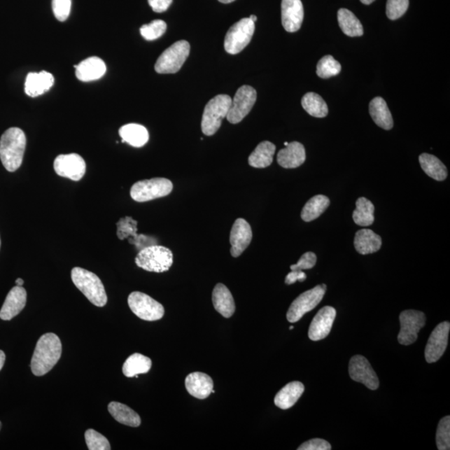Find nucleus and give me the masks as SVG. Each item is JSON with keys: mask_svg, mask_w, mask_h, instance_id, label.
<instances>
[{"mask_svg": "<svg viewBox=\"0 0 450 450\" xmlns=\"http://www.w3.org/2000/svg\"><path fill=\"white\" fill-rule=\"evenodd\" d=\"M62 355V344L55 334L47 333L38 340L31 360V370L36 377L50 372Z\"/></svg>", "mask_w": 450, "mask_h": 450, "instance_id": "f257e3e1", "label": "nucleus"}, {"mask_svg": "<svg viewBox=\"0 0 450 450\" xmlns=\"http://www.w3.org/2000/svg\"><path fill=\"white\" fill-rule=\"evenodd\" d=\"M26 136L20 128H10L4 132L0 139V160L8 172L19 169L24 155Z\"/></svg>", "mask_w": 450, "mask_h": 450, "instance_id": "f03ea898", "label": "nucleus"}, {"mask_svg": "<svg viewBox=\"0 0 450 450\" xmlns=\"http://www.w3.org/2000/svg\"><path fill=\"white\" fill-rule=\"evenodd\" d=\"M71 278L74 286L95 307H104L107 304L106 288L97 275L89 270L76 267L71 271Z\"/></svg>", "mask_w": 450, "mask_h": 450, "instance_id": "7ed1b4c3", "label": "nucleus"}, {"mask_svg": "<svg viewBox=\"0 0 450 450\" xmlns=\"http://www.w3.org/2000/svg\"><path fill=\"white\" fill-rule=\"evenodd\" d=\"M135 263L138 267L148 272L164 273L168 271L174 263V255L169 248L150 246L139 251L135 258Z\"/></svg>", "mask_w": 450, "mask_h": 450, "instance_id": "20e7f679", "label": "nucleus"}, {"mask_svg": "<svg viewBox=\"0 0 450 450\" xmlns=\"http://www.w3.org/2000/svg\"><path fill=\"white\" fill-rule=\"evenodd\" d=\"M232 99L229 95L220 94L209 100L204 108L201 129L206 136H212L220 128L222 120L228 115Z\"/></svg>", "mask_w": 450, "mask_h": 450, "instance_id": "39448f33", "label": "nucleus"}, {"mask_svg": "<svg viewBox=\"0 0 450 450\" xmlns=\"http://www.w3.org/2000/svg\"><path fill=\"white\" fill-rule=\"evenodd\" d=\"M173 183L165 178H154L135 183L131 188L130 196L136 202L143 203L165 197L171 193Z\"/></svg>", "mask_w": 450, "mask_h": 450, "instance_id": "423d86ee", "label": "nucleus"}, {"mask_svg": "<svg viewBox=\"0 0 450 450\" xmlns=\"http://www.w3.org/2000/svg\"><path fill=\"white\" fill-rule=\"evenodd\" d=\"M189 42L181 41L165 50L156 61L155 69L159 73H176L181 71L190 55Z\"/></svg>", "mask_w": 450, "mask_h": 450, "instance_id": "0eeeda50", "label": "nucleus"}, {"mask_svg": "<svg viewBox=\"0 0 450 450\" xmlns=\"http://www.w3.org/2000/svg\"><path fill=\"white\" fill-rule=\"evenodd\" d=\"M255 29V22L250 18H244L235 23L225 36V49L227 53L237 55L246 49L251 41Z\"/></svg>", "mask_w": 450, "mask_h": 450, "instance_id": "6e6552de", "label": "nucleus"}, {"mask_svg": "<svg viewBox=\"0 0 450 450\" xmlns=\"http://www.w3.org/2000/svg\"><path fill=\"white\" fill-rule=\"evenodd\" d=\"M128 304L135 316L143 321H160L164 316L163 305L141 292L131 293L128 298Z\"/></svg>", "mask_w": 450, "mask_h": 450, "instance_id": "1a4fd4ad", "label": "nucleus"}, {"mask_svg": "<svg viewBox=\"0 0 450 450\" xmlns=\"http://www.w3.org/2000/svg\"><path fill=\"white\" fill-rule=\"evenodd\" d=\"M326 286H317L301 294L294 300L287 312V320L290 323H296L302 318L305 314L311 311L324 298Z\"/></svg>", "mask_w": 450, "mask_h": 450, "instance_id": "9d476101", "label": "nucleus"}, {"mask_svg": "<svg viewBox=\"0 0 450 450\" xmlns=\"http://www.w3.org/2000/svg\"><path fill=\"white\" fill-rule=\"evenodd\" d=\"M256 99L257 92L253 87L250 85L240 87L232 100L226 117L227 120L233 125L240 123L251 111Z\"/></svg>", "mask_w": 450, "mask_h": 450, "instance_id": "9b49d317", "label": "nucleus"}, {"mask_svg": "<svg viewBox=\"0 0 450 450\" xmlns=\"http://www.w3.org/2000/svg\"><path fill=\"white\" fill-rule=\"evenodd\" d=\"M400 331L398 342L402 345H410L416 342L419 332L426 325V314L417 310H405L400 316Z\"/></svg>", "mask_w": 450, "mask_h": 450, "instance_id": "f8f14e48", "label": "nucleus"}, {"mask_svg": "<svg viewBox=\"0 0 450 450\" xmlns=\"http://www.w3.org/2000/svg\"><path fill=\"white\" fill-rule=\"evenodd\" d=\"M54 169L59 176L80 181L85 176L86 164L80 155H60L55 160Z\"/></svg>", "mask_w": 450, "mask_h": 450, "instance_id": "ddd939ff", "label": "nucleus"}, {"mask_svg": "<svg viewBox=\"0 0 450 450\" xmlns=\"http://www.w3.org/2000/svg\"><path fill=\"white\" fill-rule=\"evenodd\" d=\"M349 373L353 381L365 384L371 391H377L379 386L377 373L364 356H355L351 358L349 365Z\"/></svg>", "mask_w": 450, "mask_h": 450, "instance_id": "4468645a", "label": "nucleus"}, {"mask_svg": "<svg viewBox=\"0 0 450 450\" xmlns=\"http://www.w3.org/2000/svg\"><path fill=\"white\" fill-rule=\"evenodd\" d=\"M449 330V322L444 321L432 332L425 352L426 360L430 364L438 361L447 351Z\"/></svg>", "mask_w": 450, "mask_h": 450, "instance_id": "2eb2a0df", "label": "nucleus"}, {"mask_svg": "<svg viewBox=\"0 0 450 450\" xmlns=\"http://www.w3.org/2000/svg\"><path fill=\"white\" fill-rule=\"evenodd\" d=\"M252 238L253 233L250 224L244 218H237L230 232L231 255L234 258L241 255L250 246Z\"/></svg>", "mask_w": 450, "mask_h": 450, "instance_id": "dca6fc26", "label": "nucleus"}, {"mask_svg": "<svg viewBox=\"0 0 450 450\" xmlns=\"http://www.w3.org/2000/svg\"><path fill=\"white\" fill-rule=\"evenodd\" d=\"M336 317V310L325 307L318 311L309 326V338L313 342L324 339L330 335Z\"/></svg>", "mask_w": 450, "mask_h": 450, "instance_id": "f3484780", "label": "nucleus"}, {"mask_svg": "<svg viewBox=\"0 0 450 450\" xmlns=\"http://www.w3.org/2000/svg\"><path fill=\"white\" fill-rule=\"evenodd\" d=\"M304 16V6L301 0H282V24L287 32L298 31L302 25Z\"/></svg>", "mask_w": 450, "mask_h": 450, "instance_id": "a211bd4d", "label": "nucleus"}, {"mask_svg": "<svg viewBox=\"0 0 450 450\" xmlns=\"http://www.w3.org/2000/svg\"><path fill=\"white\" fill-rule=\"evenodd\" d=\"M27 301V292L22 286H16L8 292L6 301L0 310V318L11 321L23 310Z\"/></svg>", "mask_w": 450, "mask_h": 450, "instance_id": "6ab92c4d", "label": "nucleus"}, {"mask_svg": "<svg viewBox=\"0 0 450 450\" xmlns=\"http://www.w3.org/2000/svg\"><path fill=\"white\" fill-rule=\"evenodd\" d=\"M76 74L78 80L90 82L99 80L106 73V65L99 57H90L78 65Z\"/></svg>", "mask_w": 450, "mask_h": 450, "instance_id": "aec40b11", "label": "nucleus"}, {"mask_svg": "<svg viewBox=\"0 0 450 450\" xmlns=\"http://www.w3.org/2000/svg\"><path fill=\"white\" fill-rule=\"evenodd\" d=\"M185 387L189 394L196 399L204 400L211 395L213 382L211 377L201 372L191 373L185 379Z\"/></svg>", "mask_w": 450, "mask_h": 450, "instance_id": "412c9836", "label": "nucleus"}, {"mask_svg": "<svg viewBox=\"0 0 450 450\" xmlns=\"http://www.w3.org/2000/svg\"><path fill=\"white\" fill-rule=\"evenodd\" d=\"M55 78L53 74L41 71L39 73H29L26 77L24 91L29 97L36 98L39 95L49 91L54 85Z\"/></svg>", "mask_w": 450, "mask_h": 450, "instance_id": "4be33fe9", "label": "nucleus"}, {"mask_svg": "<svg viewBox=\"0 0 450 450\" xmlns=\"http://www.w3.org/2000/svg\"><path fill=\"white\" fill-rule=\"evenodd\" d=\"M307 160V153L302 143H288V146L279 152L278 164L283 168L295 169L300 167Z\"/></svg>", "mask_w": 450, "mask_h": 450, "instance_id": "5701e85b", "label": "nucleus"}, {"mask_svg": "<svg viewBox=\"0 0 450 450\" xmlns=\"http://www.w3.org/2000/svg\"><path fill=\"white\" fill-rule=\"evenodd\" d=\"M212 300L216 311L225 318L233 316L235 312V303L231 292L223 283H218L213 288Z\"/></svg>", "mask_w": 450, "mask_h": 450, "instance_id": "b1692460", "label": "nucleus"}, {"mask_svg": "<svg viewBox=\"0 0 450 450\" xmlns=\"http://www.w3.org/2000/svg\"><path fill=\"white\" fill-rule=\"evenodd\" d=\"M304 386L299 381L288 383L274 398V404L279 409H288L293 407L302 396Z\"/></svg>", "mask_w": 450, "mask_h": 450, "instance_id": "393cba45", "label": "nucleus"}, {"mask_svg": "<svg viewBox=\"0 0 450 450\" xmlns=\"http://www.w3.org/2000/svg\"><path fill=\"white\" fill-rule=\"evenodd\" d=\"M382 239L371 230L358 231L355 237V248L360 255H370L380 250Z\"/></svg>", "mask_w": 450, "mask_h": 450, "instance_id": "a878e982", "label": "nucleus"}, {"mask_svg": "<svg viewBox=\"0 0 450 450\" xmlns=\"http://www.w3.org/2000/svg\"><path fill=\"white\" fill-rule=\"evenodd\" d=\"M370 113L374 123L380 128L390 130L394 126V120H393L390 108L383 98L377 97L371 100Z\"/></svg>", "mask_w": 450, "mask_h": 450, "instance_id": "bb28decb", "label": "nucleus"}, {"mask_svg": "<svg viewBox=\"0 0 450 450\" xmlns=\"http://www.w3.org/2000/svg\"><path fill=\"white\" fill-rule=\"evenodd\" d=\"M119 134L122 142L128 143L129 146L141 148L146 146L150 135L146 127L138 124H128L122 126Z\"/></svg>", "mask_w": 450, "mask_h": 450, "instance_id": "cd10ccee", "label": "nucleus"}, {"mask_svg": "<svg viewBox=\"0 0 450 450\" xmlns=\"http://www.w3.org/2000/svg\"><path fill=\"white\" fill-rule=\"evenodd\" d=\"M276 147L273 143L263 141L258 144L255 150L248 157V164L253 168L264 169L273 163Z\"/></svg>", "mask_w": 450, "mask_h": 450, "instance_id": "c85d7f7f", "label": "nucleus"}, {"mask_svg": "<svg viewBox=\"0 0 450 450\" xmlns=\"http://www.w3.org/2000/svg\"><path fill=\"white\" fill-rule=\"evenodd\" d=\"M108 412L118 422L130 427H139L141 425V419L139 415L128 406L111 402L108 406Z\"/></svg>", "mask_w": 450, "mask_h": 450, "instance_id": "c756f323", "label": "nucleus"}, {"mask_svg": "<svg viewBox=\"0 0 450 450\" xmlns=\"http://www.w3.org/2000/svg\"><path fill=\"white\" fill-rule=\"evenodd\" d=\"M423 171L437 181H443L448 176V170L445 165L435 155L423 153L419 158Z\"/></svg>", "mask_w": 450, "mask_h": 450, "instance_id": "7c9ffc66", "label": "nucleus"}, {"mask_svg": "<svg viewBox=\"0 0 450 450\" xmlns=\"http://www.w3.org/2000/svg\"><path fill=\"white\" fill-rule=\"evenodd\" d=\"M152 367L150 358L135 353L126 360L123 365V373L126 377H138L139 374H147Z\"/></svg>", "mask_w": 450, "mask_h": 450, "instance_id": "2f4dec72", "label": "nucleus"}, {"mask_svg": "<svg viewBox=\"0 0 450 450\" xmlns=\"http://www.w3.org/2000/svg\"><path fill=\"white\" fill-rule=\"evenodd\" d=\"M338 21L340 29L349 37H360L364 34V28L357 17L347 8L338 11Z\"/></svg>", "mask_w": 450, "mask_h": 450, "instance_id": "473e14b6", "label": "nucleus"}, {"mask_svg": "<svg viewBox=\"0 0 450 450\" xmlns=\"http://www.w3.org/2000/svg\"><path fill=\"white\" fill-rule=\"evenodd\" d=\"M330 204V200L325 195H318L314 196L305 204L301 218L305 222L316 220L324 213Z\"/></svg>", "mask_w": 450, "mask_h": 450, "instance_id": "72a5a7b5", "label": "nucleus"}, {"mask_svg": "<svg viewBox=\"0 0 450 450\" xmlns=\"http://www.w3.org/2000/svg\"><path fill=\"white\" fill-rule=\"evenodd\" d=\"M374 206L368 199L361 197L356 201V209L353 213V220L357 225L366 227L374 224Z\"/></svg>", "mask_w": 450, "mask_h": 450, "instance_id": "f704fd0d", "label": "nucleus"}, {"mask_svg": "<svg viewBox=\"0 0 450 450\" xmlns=\"http://www.w3.org/2000/svg\"><path fill=\"white\" fill-rule=\"evenodd\" d=\"M301 104H302L304 111L313 117L325 118L329 113V108H328L325 100L321 95L313 93V92L304 94L301 100Z\"/></svg>", "mask_w": 450, "mask_h": 450, "instance_id": "c9c22d12", "label": "nucleus"}, {"mask_svg": "<svg viewBox=\"0 0 450 450\" xmlns=\"http://www.w3.org/2000/svg\"><path fill=\"white\" fill-rule=\"evenodd\" d=\"M340 71H342V65L331 55L323 57L317 64L318 76L322 78L338 76Z\"/></svg>", "mask_w": 450, "mask_h": 450, "instance_id": "e433bc0d", "label": "nucleus"}, {"mask_svg": "<svg viewBox=\"0 0 450 450\" xmlns=\"http://www.w3.org/2000/svg\"><path fill=\"white\" fill-rule=\"evenodd\" d=\"M166 29H167V24L165 22L156 20L150 24L143 25L141 28V34L146 41H152L162 36Z\"/></svg>", "mask_w": 450, "mask_h": 450, "instance_id": "4c0bfd02", "label": "nucleus"}, {"mask_svg": "<svg viewBox=\"0 0 450 450\" xmlns=\"http://www.w3.org/2000/svg\"><path fill=\"white\" fill-rule=\"evenodd\" d=\"M436 444L439 450L450 449V417L441 419L436 432Z\"/></svg>", "mask_w": 450, "mask_h": 450, "instance_id": "58836bf2", "label": "nucleus"}, {"mask_svg": "<svg viewBox=\"0 0 450 450\" xmlns=\"http://www.w3.org/2000/svg\"><path fill=\"white\" fill-rule=\"evenodd\" d=\"M137 221L134 220L131 217L122 218L117 224L118 237L123 240L129 236H134V239L139 241V239L138 238H141L142 235H137Z\"/></svg>", "mask_w": 450, "mask_h": 450, "instance_id": "ea45409f", "label": "nucleus"}, {"mask_svg": "<svg viewBox=\"0 0 450 450\" xmlns=\"http://www.w3.org/2000/svg\"><path fill=\"white\" fill-rule=\"evenodd\" d=\"M85 441L90 450H109L111 449L108 440L94 430H88L85 432Z\"/></svg>", "mask_w": 450, "mask_h": 450, "instance_id": "a19ab883", "label": "nucleus"}, {"mask_svg": "<svg viewBox=\"0 0 450 450\" xmlns=\"http://www.w3.org/2000/svg\"><path fill=\"white\" fill-rule=\"evenodd\" d=\"M409 0H387L386 15L388 19L396 20L407 11Z\"/></svg>", "mask_w": 450, "mask_h": 450, "instance_id": "79ce46f5", "label": "nucleus"}, {"mask_svg": "<svg viewBox=\"0 0 450 450\" xmlns=\"http://www.w3.org/2000/svg\"><path fill=\"white\" fill-rule=\"evenodd\" d=\"M71 0H52L55 18L60 22H64L69 18L71 11Z\"/></svg>", "mask_w": 450, "mask_h": 450, "instance_id": "37998d69", "label": "nucleus"}, {"mask_svg": "<svg viewBox=\"0 0 450 450\" xmlns=\"http://www.w3.org/2000/svg\"><path fill=\"white\" fill-rule=\"evenodd\" d=\"M317 256L313 252H307L301 256L298 263L290 266L291 270L310 269L316 265Z\"/></svg>", "mask_w": 450, "mask_h": 450, "instance_id": "c03bdc74", "label": "nucleus"}, {"mask_svg": "<svg viewBox=\"0 0 450 450\" xmlns=\"http://www.w3.org/2000/svg\"><path fill=\"white\" fill-rule=\"evenodd\" d=\"M331 445L328 441L322 439H313L301 444L299 450H330Z\"/></svg>", "mask_w": 450, "mask_h": 450, "instance_id": "a18cd8bd", "label": "nucleus"}, {"mask_svg": "<svg viewBox=\"0 0 450 450\" xmlns=\"http://www.w3.org/2000/svg\"><path fill=\"white\" fill-rule=\"evenodd\" d=\"M152 10L156 13H163L168 10L173 0H148Z\"/></svg>", "mask_w": 450, "mask_h": 450, "instance_id": "49530a36", "label": "nucleus"}, {"mask_svg": "<svg viewBox=\"0 0 450 450\" xmlns=\"http://www.w3.org/2000/svg\"><path fill=\"white\" fill-rule=\"evenodd\" d=\"M307 279V275L302 270H291L286 278V285L290 286L297 281L304 282Z\"/></svg>", "mask_w": 450, "mask_h": 450, "instance_id": "de8ad7c7", "label": "nucleus"}, {"mask_svg": "<svg viewBox=\"0 0 450 450\" xmlns=\"http://www.w3.org/2000/svg\"><path fill=\"white\" fill-rule=\"evenodd\" d=\"M4 363H6V353H4L3 351H0V370L3 369Z\"/></svg>", "mask_w": 450, "mask_h": 450, "instance_id": "09e8293b", "label": "nucleus"}, {"mask_svg": "<svg viewBox=\"0 0 450 450\" xmlns=\"http://www.w3.org/2000/svg\"><path fill=\"white\" fill-rule=\"evenodd\" d=\"M15 283H16V286H23V285H24V282L23 279H22L19 278V279H16Z\"/></svg>", "mask_w": 450, "mask_h": 450, "instance_id": "8fccbe9b", "label": "nucleus"}, {"mask_svg": "<svg viewBox=\"0 0 450 450\" xmlns=\"http://www.w3.org/2000/svg\"><path fill=\"white\" fill-rule=\"evenodd\" d=\"M360 1L363 3L367 4V6H369V4L372 3L373 2H374L375 0H360Z\"/></svg>", "mask_w": 450, "mask_h": 450, "instance_id": "3c124183", "label": "nucleus"}, {"mask_svg": "<svg viewBox=\"0 0 450 450\" xmlns=\"http://www.w3.org/2000/svg\"><path fill=\"white\" fill-rule=\"evenodd\" d=\"M218 1L222 3H230L235 1V0H218Z\"/></svg>", "mask_w": 450, "mask_h": 450, "instance_id": "603ef678", "label": "nucleus"}, {"mask_svg": "<svg viewBox=\"0 0 450 450\" xmlns=\"http://www.w3.org/2000/svg\"><path fill=\"white\" fill-rule=\"evenodd\" d=\"M250 19H251L252 21L255 22H255L257 21V17H256L255 15H251V16L250 17Z\"/></svg>", "mask_w": 450, "mask_h": 450, "instance_id": "864d4df0", "label": "nucleus"}, {"mask_svg": "<svg viewBox=\"0 0 450 450\" xmlns=\"http://www.w3.org/2000/svg\"><path fill=\"white\" fill-rule=\"evenodd\" d=\"M290 330H294V327L290 326Z\"/></svg>", "mask_w": 450, "mask_h": 450, "instance_id": "5fc2aeb1", "label": "nucleus"}, {"mask_svg": "<svg viewBox=\"0 0 450 450\" xmlns=\"http://www.w3.org/2000/svg\"><path fill=\"white\" fill-rule=\"evenodd\" d=\"M0 248H1V238H0Z\"/></svg>", "mask_w": 450, "mask_h": 450, "instance_id": "6e6d98bb", "label": "nucleus"}, {"mask_svg": "<svg viewBox=\"0 0 450 450\" xmlns=\"http://www.w3.org/2000/svg\"><path fill=\"white\" fill-rule=\"evenodd\" d=\"M1 427H2V423L1 422H0V430H1Z\"/></svg>", "mask_w": 450, "mask_h": 450, "instance_id": "4d7b16f0", "label": "nucleus"}, {"mask_svg": "<svg viewBox=\"0 0 450 450\" xmlns=\"http://www.w3.org/2000/svg\"><path fill=\"white\" fill-rule=\"evenodd\" d=\"M288 142H286V143H285V146H288Z\"/></svg>", "mask_w": 450, "mask_h": 450, "instance_id": "13d9d810", "label": "nucleus"}]
</instances>
